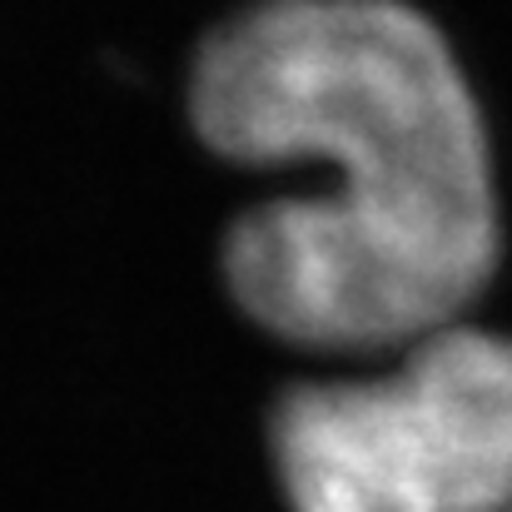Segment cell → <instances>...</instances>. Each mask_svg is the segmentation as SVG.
Masks as SVG:
<instances>
[{"label":"cell","mask_w":512,"mask_h":512,"mask_svg":"<svg viewBox=\"0 0 512 512\" xmlns=\"http://www.w3.org/2000/svg\"><path fill=\"white\" fill-rule=\"evenodd\" d=\"M289 512H512V334L448 324L269 418Z\"/></svg>","instance_id":"obj_2"},{"label":"cell","mask_w":512,"mask_h":512,"mask_svg":"<svg viewBox=\"0 0 512 512\" xmlns=\"http://www.w3.org/2000/svg\"><path fill=\"white\" fill-rule=\"evenodd\" d=\"M194 135L244 170L314 189L244 209L224 284L244 319L309 353H398L498 274L493 140L443 30L403 0H259L189 70Z\"/></svg>","instance_id":"obj_1"}]
</instances>
